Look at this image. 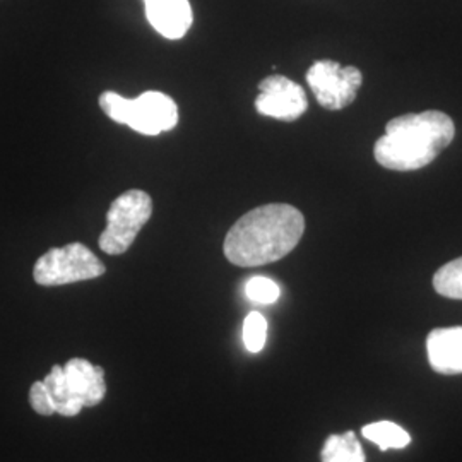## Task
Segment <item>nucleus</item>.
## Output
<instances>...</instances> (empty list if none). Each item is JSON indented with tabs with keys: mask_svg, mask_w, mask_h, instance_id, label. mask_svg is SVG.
<instances>
[{
	"mask_svg": "<svg viewBox=\"0 0 462 462\" xmlns=\"http://www.w3.org/2000/svg\"><path fill=\"white\" fill-rule=\"evenodd\" d=\"M305 231V217L290 204H265L242 216L225 238V255L238 267H259L286 257Z\"/></svg>",
	"mask_w": 462,
	"mask_h": 462,
	"instance_id": "obj_1",
	"label": "nucleus"
},
{
	"mask_svg": "<svg viewBox=\"0 0 462 462\" xmlns=\"http://www.w3.org/2000/svg\"><path fill=\"white\" fill-rule=\"evenodd\" d=\"M454 135L452 118L437 110L396 116L375 143L374 156L387 170L413 171L430 165Z\"/></svg>",
	"mask_w": 462,
	"mask_h": 462,
	"instance_id": "obj_2",
	"label": "nucleus"
},
{
	"mask_svg": "<svg viewBox=\"0 0 462 462\" xmlns=\"http://www.w3.org/2000/svg\"><path fill=\"white\" fill-rule=\"evenodd\" d=\"M106 394L105 370L84 358H72L67 365H53L49 375L34 382L30 404L43 416L57 413L76 416L86 406H97Z\"/></svg>",
	"mask_w": 462,
	"mask_h": 462,
	"instance_id": "obj_3",
	"label": "nucleus"
},
{
	"mask_svg": "<svg viewBox=\"0 0 462 462\" xmlns=\"http://www.w3.org/2000/svg\"><path fill=\"white\" fill-rule=\"evenodd\" d=\"M99 106L116 124L129 125L135 133L144 135L171 131L179 124L177 103L160 91H146L134 99L105 91L99 97Z\"/></svg>",
	"mask_w": 462,
	"mask_h": 462,
	"instance_id": "obj_4",
	"label": "nucleus"
},
{
	"mask_svg": "<svg viewBox=\"0 0 462 462\" xmlns=\"http://www.w3.org/2000/svg\"><path fill=\"white\" fill-rule=\"evenodd\" d=\"M152 215V199L144 190H127L112 202L106 213V228L99 235L98 245L108 255L125 254L139 231Z\"/></svg>",
	"mask_w": 462,
	"mask_h": 462,
	"instance_id": "obj_5",
	"label": "nucleus"
},
{
	"mask_svg": "<svg viewBox=\"0 0 462 462\" xmlns=\"http://www.w3.org/2000/svg\"><path fill=\"white\" fill-rule=\"evenodd\" d=\"M105 273L106 267L98 257L83 244L74 242L43 254L34 264L33 278L40 286H62L95 280Z\"/></svg>",
	"mask_w": 462,
	"mask_h": 462,
	"instance_id": "obj_6",
	"label": "nucleus"
},
{
	"mask_svg": "<svg viewBox=\"0 0 462 462\" xmlns=\"http://www.w3.org/2000/svg\"><path fill=\"white\" fill-rule=\"evenodd\" d=\"M307 83L324 108L343 110L356 98L364 76L356 67H341L334 60H319L309 69Z\"/></svg>",
	"mask_w": 462,
	"mask_h": 462,
	"instance_id": "obj_7",
	"label": "nucleus"
},
{
	"mask_svg": "<svg viewBox=\"0 0 462 462\" xmlns=\"http://www.w3.org/2000/svg\"><path fill=\"white\" fill-rule=\"evenodd\" d=\"M259 91L261 93L255 99V108L263 116L293 122L309 108L303 88L284 76L274 74L265 78L259 84Z\"/></svg>",
	"mask_w": 462,
	"mask_h": 462,
	"instance_id": "obj_8",
	"label": "nucleus"
},
{
	"mask_svg": "<svg viewBox=\"0 0 462 462\" xmlns=\"http://www.w3.org/2000/svg\"><path fill=\"white\" fill-rule=\"evenodd\" d=\"M144 5L149 24L168 40H180L192 26L189 0H144Z\"/></svg>",
	"mask_w": 462,
	"mask_h": 462,
	"instance_id": "obj_9",
	"label": "nucleus"
},
{
	"mask_svg": "<svg viewBox=\"0 0 462 462\" xmlns=\"http://www.w3.org/2000/svg\"><path fill=\"white\" fill-rule=\"evenodd\" d=\"M427 353L437 374H462V326L431 330L427 337Z\"/></svg>",
	"mask_w": 462,
	"mask_h": 462,
	"instance_id": "obj_10",
	"label": "nucleus"
},
{
	"mask_svg": "<svg viewBox=\"0 0 462 462\" xmlns=\"http://www.w3.org/2000/svg\"><path fill=\"white\" fill-rule=\"evenodd\" d=\"M322 462H365V452L353 431L330 435L322 448Z\"/></svg>",
	"mask_w": 462,
	"mask_h": 462,
	"instance_id": "obj_11",
	"label": "nucleus"
},
{
	"mask_svg": "<svg viewBox=\"0 0 462 462\" xmlns=\"http://www.w3.org/2000/svg\"><path fill=\"white\" fill-rule=\"evenodd\" d=\"M366 440L374 442L380 447V450H389V448H404L410 446L411 437L404 429H401L393 421H377L372 425H366L362 430Z\"/></svg>",
	"mask_w": 462,
	"mask_h": 462,
	"instance_id": "obj_12",
	"label": "nucleus"
},
{
	"mask_svg": "<svg viewBox=\"0 0 462 462\" xmlns=\"http://www.w3.org/2000/svg\"><path fill=\"white\" fill-rule=\"evenodd\" d=\"M433 288L442 297L462 300V257L442 265L435 273Z\"/></svg>",
	"mask_w": 462,
	"mask_h": 462,
	"instance_id": "obj_13",
	"label": "nucleus"
},
{
	"mask_svg": "<svg viewBox=\"0 0 462 462\" xmlns=\"http://www.w3.org/2000/svg\"><path fill=\"white\" fill-rule=\"evenodd\" d=\"M267 337V320L263 314L252 312L244 322V343L250 353H259L265 346Z\"/></svg>",
	"mask_w": 462,
	"mask_h": 462,
	"instance_id": "obj_14",
	"label": "nucleus"
},
{
	"mask_svg": "<svg viewBox=\"0 0 462 462\" xmlns=\"http://www.w3.org/2000/svg\"><path fill=\"white\" fill-rule=\"evenodd\" d=\"M280 295V286L269 278L255 276L247 282V297L255 303L271 305V303L278 301Z\"/></svg>",
	"mask_w": 462,
	"mask_h": 462,
	"instance_id": "obj_15",
	"label": "nucleus"
}]
</instances>
